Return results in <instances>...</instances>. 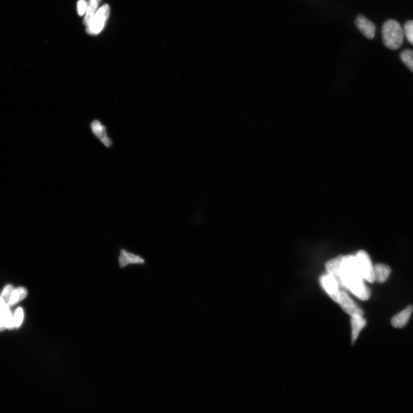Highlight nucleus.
Masks as SVG:
<instances>
[{"instance_id": "4be33fe9", "label": "nucleus", "mask_w": 413, "mask_h": 413, "mask_svg": "<svg viewBox=\"0 0 413 413\" xmlns=\"http://www.w3.org/2000/svg\"><path fill=\"white\" fill-rule=\"evenodd\" d=\"M9 306L5 300L2 297H0V314L5 312V310Z\"/></svg>"}, {"instance_id": "aec40b11", "label": "nucleus", "mask_w": 413, "mask_h": 413, "mask_svg": "<svg viewBox=\"0 0 413 413\" xmlns=\"http://www.w3.org/2000/svg\"><path fill=\"white\" fill-rule=\"evenodd\" d=\"M14 290V288L13 285H8L3 290L1 294V297L4 299V300H5L7 304L10 300L12 293H13Z\"/></svg>"}, {"instance_id": "9d476101", "label": "nucleus", "mask_w": 413, "mask_h": 413, "mask_svg": "<svg viewBox=\"0 0 413 413\" xmlns=\"http://www.w3.org/2000/svg\"><path fill=\"white\" fill-rule=\"evenodd\" d=\"M391 273V269L387 265L383 263H377L374 266L375 281L379 283H383L387 280Z\"/></svg>"}, {"instance_id": "f257e3e1", "label": "nucleus", "mask_w": 413, "mask_h": 413, "mask_svg": "<svg viewBox=\"0 0 413 413\" xmlns=\"http://www.w3.org/2000/svg\"><path fill=\"white\" fill-rule=\"evenodd\" d=\"M340 278L342 286L351 291L360 300L366 301L370 297V290L365 284L356 256L351 255L343 256L340 264Z\"/></svg>"}, {"instance_id": "1a4fd4ad", "label": "nucleus", "mask_w": 413, "mask_h": 413, "mask_svg": "<svg viewBox=\"0 0 413 413\" xmlns=\"http://www.w3.org/2000/svg\"><path fill=\"white\" fill-rule=\"evenodd\" d=\"M342 255L336 258L330 259L326 263V269L328 271V273L332 275L336 279L340 286H342L340 278V268Z\"/></svg>"}, {"instance_id": "20e7f679", "label": "nucleus", "mask_w": 413, "mask_h": 413, "mask_svg": "<svg viewBox=\"0 0 413 413\" xmlns=\"http://www.w3.org/2000/svg\"><path fill=\"white\" fill-rule=\"evenodd\" d=\"M355 256L364 280L369 283L374 282V266H373L368 253L364 250H360Z\"/></svg>"}, {"instance_id": "ddd939ff", "label": "nucleus", "mask_w": 413, "mask_h": 413, "mask_svg": "<svg viewBox=\"0 0 413 413\" xmlns=\"http://www.w3.org/2000/svg\"><path fill=\"white\" fill-rule=\"evenodd\" d=\"M119 259L121 267L127 266L128 263H143L144 262L142 258L128 253L124 250L121 251V256Z\"/></svg>"}, {"instance_id": "412c9836", "label": "nucleus", "mask_w": 413, "mask_h": 413, "mask_svg": "<svg viewBox=\"0 0 413 413\" xmlns=\"http://www.w3.org/2000/svg\"><path fill=\"white\" fill-rule=\"evenodd\" d=\"M88 3L86 0H79L77 4V11L78 15L82 16L85 15L87 11Z\"/></svg>"}, {"instance_id": "39448f33", "label": "nucleus", "mask_w": 413, "mask_h": 413, "mask_svg": "<svg viewBox=\"0 0 413 413\" xmlns=\"http://www.w3.org/2000/svg\"><path fill=\"white\" fill-rule=\"evenodd\" d=\"M337 302L339 303L345 312L351 317H363V310L359 308L344 291H340Z\"/></svg>"}, {"instance_id": "9b49d317", "label": "nucleus", "mask_w": 413, "mask_h": 413, "mask_svg": "<svg viewBox=\"0 0 413 413\" xmlns=\"http://www.w3.org/2000/svg\"><path fill=\"white\" fill-rule=\"evenodd\" d=\"M92 129L93 132L99 138L105 146L108 147L111 146V141L109 140L107 135H106V128L99 121H94L93 122L92 124Z\"/></svg>"}, {"instance_id": "423d86ee", "label": "nucleus", "mask_w": 413, "mask_h": 413, "mask_svg": "<svg viewBox=\"0 0 413 413\" xmlns=\"http://www.w3.org/2000/svg\"><path fill=\"white\" fill-rule=\"evenodd\" d=\"M320 281L322 288L324 289L326 292L332 300L337 302L338 296L340 292L339 289L340 285L336 279L328 273L322 275Z\"/></svg>"}, {"instance_id": "5701e85b", "label": "nucleus", "mask_w": 413, "mask_h": 413, "mask_svg": "<svg viewBox=\"0 0 413 413\" xmlns=\"http://www.w3.org/2000/svg\"><path fill=\"white\" fill-rule=\"evenodd\" d=\"M95 1L97 2L98 3H100L101 2V0H95Z\"/></svg>"}, {"instance_id": "f3484780", "label": "nucleus", "mask_w": 413, "mask_h": 413, "mask_svg": "<svg viewBox=\"0 0 413 413\" xmlns=\"http://www.w3.org/2000/svg\"><path fill=\"white\" fill-rule=\"evenodd\" d=\"M9 306L3 313H2L5 318L6 328L9 329H13L15 328L14 317L12 314Z\"/></svg>"}, {"instance_id": "0eeeda50", "label": "nucleus", "mask_w": 413, "mask_h": 413, "mask_svg": "<svg viewBox=\"0 0 413 413\" xmlns=\"http://www.w3.org/2000/svg\"><path fill=\"white\" fill-rule=\"evenodd\" d=\"M355 25L361 34L368 39L375 37L376 28L374 24L362 15H359L355 20Z\"/></svg>"}, {"instance_id": "a211bd4d", "label": "nucleus", "mask_w": 413, "mask_h": 413, "mask_svg": "<svg viewBox=\"0 0 413 413\" xmlns=\"http://www.w3.org/2000/svg\"><path fill=\"white\" fill-rule=\"evenodd\" d=\"M404 36L409 43L413 45V21H408L404 24L403 28Z\"/></svg>"}, {"instance_id": "6e6552de", "label": "nucleus", "mask_w": 413, "mask_h": 413, "mask_svg": "<svg viewBox=\"0 0 413 413\" xmlns=\"http://www.w3.org/2000/svg\"><path fill=\"white\" fill-rule=\"evenodd\" d=\"M413 310V306L409 305L402 312L393 317L391 324L394 328H402L406 325L410 319Z\"/></svg>"}, {"instance_id": "f8f14e48", "label": "nucleus", "mask_w": 413, "mask_h": 413, "mask_svg": "<svg viewBox=\"0 0 413 413\" xmlns=\"http://www.w3.org/2000/svg\"><path fill=\"white\" fill-rule=\"evenodd\" d=\"M366 325V320L363 317H351L352 344L355 343L361 330Z\"/></svg>"}, {"instance_id": "2eb2a0df", "label": "nucleus", "mask_w": 413, "mask_h": 413, "mask_svg": "<svg viewBox=\"0 0 413 413\" xmlns=\"http://www.w3.org/2000/svg\"><path fill=\"white\" fill-rule=\"evenodd\" d=\"M98 4L99 3L95 1V0H90L84 21V24L85 26H88L89 23L94 17V16L97 13Z\"/></svg>"}, {"instance_id": "f03ea898", "label": "nucleus", "mask_w": 413, "mask_h": 413, "mask_svg": "<svg viewBox=\"0 0 413 413\" xmlns=\"http://www.w3.org/2000/svg\"><path fill=\"white\" fill-rule=\"evenodd\" d=\"M384 45L388 49L398 50L402 46L404 31L400 24L394 20H388L384 23L381 30Z\"/></svg>"}, {"instance_id": "dca6fc26", "label": "nucleus", "mask_w": 413, "mask_h": 413, "mask_svg": "<svg viewBox=\"0 0 413 413\" xmlns=\"http://www.w3.org/2000/svg\"><path fill=\"white\" fill-rule=\"evenodd\" d=\"M400 58L403 64L413 73V51L405 50L400 54Z\"/></svg>"}, {"instance_id": "6ab92c4d", "label": "nucleus", "mask_w": 413, "mask_h": 413, "mask_svg": "<svg viewBox=\"0 0 413 413\" xmlns=\"http://www.w3.org/2000/svg\"><path fill=\"white\" fill-rule=\"evenodd\" d=\"M24 316H25V314H24L23 309L21 307L18 308L16 310L14 316L15 328H19L21 326L24 319Z\"/></svg>"}, {"instance_id": "4468645a", "label": "nucleus", "mask_w": 413, "mask_h": 413, "mask_svg": "<svg viewBox=\"0 0 413 413\" xmlns=\"http://www.w3.org/2000/svg\"><path fill=\"white\" fill-rule=\"evenodd\" d=\"M27 290L23 287H19L14 290L12 293L11 298L8 305L10 306L18 304V302L23 300L27 296Z\"/></svg>"}, {"instance_id": "7ed1b4c3", "label": "nucleus", "mask_w": 413, "mask_h": 413, "mask_svg": "<svg viewBox=\"0 0 413 413\" xmlns=\"http://www.w3.org/2000/svg\"><path fill=\"white\" fill-rule=\"evenodd\" d=\"M110 8L108 5H105L97 11L95 15L91 20L88 26H86V31L92 35L99 34L104 29L106 21L109 17Z\"/></svg>"}]
</instances>
